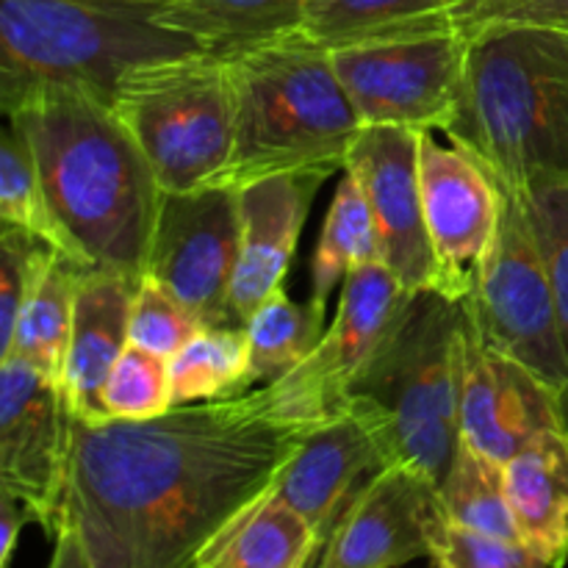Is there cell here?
<instances>
[{
    "label": "cell",
    "mask_w": 568,
    "mask_h": 568,
    "mask_svg": "<svg viewBox=\"0 0 568 568\" xmlns=\"http://www.w3.org/2000/svg\"><path fill=\"white\" fill-rule=\"evenodd\" d=\"M316 425L292 419L270 386L144 422L72 419L64 527L92 568H194Z\"/></svg>",
    "instance_id": "obj_1"
},
{
    "label": "cell",
    "mask_w": 568,
    "mask_h": 568,
    "mask_svg": "<svg viewBox=\"0 0 568 568\" xmlns=\"http://www.w3.org/2000/svg\"><path fill=\"white\" fill-rule=\"evenodd\" d=\"M6 120L31 142L67 261L144 277L164 192L111 103L75 87L39 89Z\"/></svg>",
    "instance_id": "obj_2"
},
{
    "label": "cell",
    "mask_w": 568,
    "mask_h": 568,
    "mask_svg": "<svg viewBox=\"0 0 568 568\" xmlns=\"http://www.w3.org/2000/svg\"><path fill=\"white\" fill-rule=\"evenodd\" d=\"M453 144L514 189L568 178V33L486 22L466 33Z\"/></svg>",
    "instance_id": "obj_3"
},
{
    "label": "cell",
    "mask_w": 568,
    "mask_h": 568,
    "mask_svg": "<svg viewBox=\"0 0 568 568\" xmlns=\"http://www.w3.org/2000/svg\"><path fill=\"white\" fill-rule=\"evenodd\" d=\"M233 87V153L214 186L347 164L364 131L333 53L305 33L225 59Z\"/></svg>",
    "instance_id": "obj_4"
},
{
    "label": "cell",
    "mask_w": 568,
    "mask_h": 568,
    "mask_svg": "<svg viewBox=\"0 0 568 568\" xmlns=\"http://www.w3.org/2000/svg\"><path fill=\"white\" fill-rule=\"evenodd\" d=\"M161 6L128 0H0V105L39 89L75 87L111 103L142 64L205 53L159 22Z\"/></svg>",
    "instance_id": "obj_5"
},
{
    "label": "cell",
    "mask_w": 568,
    "mask_h": 568,
    "mask_svg": "<svg viewBox=\"0 0 568 568\" xmlns=\"http://www.w3.org/2000/svg\"><path fill=\"white\" fill-rule=\"evenodd\" d=\"M460 314L464 303L444 294H410L388 336L342 399L372 422L392 466H410L436 488L460 444L455 383Z\"/></svg>",
    "instance_id": "obj_6"
},
{
    "label": "cell",
    "mask_w": 568,
    "mask_h": 568,
    "mask_svg": "<svg viewBox=\"0 0 568 568\" xmlns=\"http://www.w3.org/2000/svg\"><path fill=\"white\" fill-rule=\"evenodd\" d=\"M111 109L133 133L164 194L214 186L233 153V87L211 53L142 64L122 78Z\"/></svg>",
    "instance_id": "obj_7"
},
{
    "label": "cell",
    "mask_w": 568,
    "mask_h": 568,
    "mask_svg": "<svg viewBox=\"0 0 568 568\" xmlns=\"http://www.w3.org/2000/svg\"><path fill=\"white\" fill-rule=\"evenodd\" d=\"M499 222L475 286L460 300L483 342L541 381L568 388V353L547 258L521 189L499 181Z\"/></svg>",
    "instance_id": "obj_8"
},
{
    "label": "cell",
    "mask_w": 568,
    "mask_h": 568,
    "mask_svg": "<svg viewBox=\"0 0 568 568\" xmlns=\"http://www.w3.org/2000/svg\"><path fill=\"white\" fill-rule=\"evenodd\" d=\"M333 67L364 128L447 133L464 105L466 33L336 50Z\"/></svg>",
    "instance_id": "obj_9"
},
{
    "label": "cell",
    "mask_w": 568,
    "mask_h": 568,
    "mask_svg": "<svg viewBox=\"0 0 568 568\" xmlns=\"http://www.w3.org/2000/svg\"><path fill=\"white\" fill-rule=\"evenodd\" d=\"M239 231V189L164 194L144 275L159 281L203 327H239L231 314Z\"/></svg>",
    "instance_id": "obj_10"
},
{
    "label": "cell",
    "mask_w": 568,
    "mask_h": 568,
    "mask_svg": "<svg viewBox=\"0 0 568 568\" xmlns=\"http://www.w3.org/2000/svg\"><path fill=\"white\" fill-rule=\"evenodd\" d=\"M72 416L59 386L22 358L0 361V488L50 538L64 527Z\"/></svg>",
    "instance_id": "obj_11"
},
{
    "label": "cell",
    "mask_w": 568,
    "mask_h": 568,
    "mask_svg": "<svg viewBox=\"0 0 568 568\" xmlns=\"http://www.w3.org/2000/svg\"><path fill=\"white\" fill-rule=\"evenodd\" d=\"M408 300V288L381 261L349 272L322 342L297 369L270 386L277 405L292 419L325 422L333 416Z\"/></svg>",
    "instance_id": "obj_12"
},
{
    "label": "cell",
    "mask_w": 568,
    "mask_h": 568,
    "mask_svg": "<svg viewBox=\"0 0 568 568\" xmlns=\"http://www.w3.org/2000/svg\"><path fill=\"white\" fill-rule=\"evenodd\" d=\"M455 383L460 438L497 464H508L541 433L564 427L558 388L488 347L466 308L455 336Z\"/></svg>",
    "instance_id": "obj_13"
},
{
    "label": "cell",
    "mask_w": 568,
    "mask_h": 568,
    "mask_svg": "<svg viewBox=\"0 0 568 568\" xmlns=\"http://www.w3.org/2000/svg\"><path fill=\"white\" fill-rule=\"evenodd\" d=\"M419 136L408 128L369 125L349 148L344 170L358 181L381 244V264L410 294L436 292L438 264L425 222Z\"/></svg>",
    "instance_id": "obj_14"
},
{
    "label": "cell",
    "mask_w": 568,
    "mask_h": 568,
    "mask_svg": "<svg viewBox=\"0 0 568 568\" xmlns=\"http://www.w3.org/2000/svg\"><path fill=\"white\" fill-rule=\"evenodd\" d=\"M419 178L425 222L438 264L436 292L466 300L499 222V186L471 153L419 136Z\"/></svg>",
    "instance_id": "obj_15"
},
{
    "label": "cell",
    "mask_w": 568,
    "mask_h": 568,
    "mask_svg": "<svg viewBox=\"0 0 568 568\" xmlns=\"http://www.w3.org/2000/svg\"><path fill=\"white\" fill-rule=\"evenodd\" d=\"M438 514V488L425 475L405 464L386 466L347 505L316 568H397L430 558Z\"/></svg>",
    "instance_id": "obj_16"
},
{
    "label": "cell",
    "mask_w": 568,
    "mask_h": 568,
    "mask_svg": "<svg viewBox=\"0 0 568 568\" xmlns=\"http://www.w3.org/2000/svg\"><path fill=\"white\" fill-rule=\"evenodd\" d=\"M333 178L327 170L286 172L239 186V261L231 288V314L247 325L261 303L286 288L316 192Z\"/></svg>",
    "instance_id": "obj_17"
},
{
    "label": "cell",
    "mask_w": 568,
    "mask_h": 568,
    "mask_svg": "<svg viewBox=\"0 0 568 568\" xmlns=\"http://www.w3.org/2000/svg\"><path fill=\"white\" fill-rule=\"evenodd\" d=\"M386 466L392 460L372 422L353 405H338L300 444L272 491L314 527L325 547L355 494Z\"/></svg>",
    "instance_id": "obj_18"
},
{
    "label": "cell",
    "mask_w": 568,
    "mask_h": 568,
    "mask_svg": "<svg viewBox=\"0 0 568 568\" xmlns=\"http://www.w3.org/2000/svg\"><path fill=\"white\" fill-rule=\"evenodd\" d=\"M142 277L81 270L61 394L72 419L103 425V386L131 344V305Z\"/></svg>",
    "instance_id": "obj_19"
},
{
    "label": "cell",
    "mask_w": 568,
    "mask_h": 568,
    "mask_svg": "<svg viewBox=\"0 0 568 568\" xmlns=\"http://www.w3.org/2000/svg\"><path fill=\"white\" fill-rule=\"evenodd\" d=\"M505 469V491L521 544L547 568L568 564V430H547Z\"/></svg>",
    "instance_id": "obj_20"
},
{
    "label": "cell",
    "mask_w": 568,
    "mask_h": 568,
    "mask_svg": "<svg viewBox=\"0 0 568 568\" xmlns=\"http://www.w3.org/2000/svg\"><path fill=\"white\" fill-rule=\"evenodd\" d=\"M460 31L449 0H305L300 33L325 50Z\"/></svg>",
    "instance_id": "obj_21"
},
{
    "label": "cell",
    "mask_w": 568,
    "mask_h": 568,
    "mask_svg": "<svg viewBox=\"0 0 568 568\" xmlns=\"http://www.w3.org/2000/svg\"><path fill=\"white\" fill-rule=\"evenodd\" d=\"M320 552L314 527L266 491L211 541L194 568H308Z\"/></svg>",
    "instance_id": "obj_22"
},
{
    "label": "cell",
    "mask_w": 568,
    "mask_h": 568,
    "mask_svg": "<svg viewBox=\"0 0 568 568\" xmlns=\"http://www.w3.org/2000/svg\"><path fill=\"white\" fill-rule=\"evenodd\" d=\"M305 0H172L159 22L192 37L205 53L231 59L300 33Z\"/></svg>",
    "instance_id": "obj_23"
},
{
    "label": "cell",
    "mask_w": 568,
    "mask_h": 568,
    "mask_svg": "<svg viewBox=\"0 0 568 568\" xmlns=\"http://www.w3.org/2000/svg\"><path fill=\"white\" fill-rule=\"evenodd\" d=\"M327 314L311 305L294 303L286 288L272 294L247 320L250 361L236 397L277 383L297 369L325 336Z\"/></svg>",
    "instance_id": "obj_24"
},
{
    "label": "cell",
    "mask_w": 568,
    "mask_h": 568,
    "mask_svg": "<svg viewBox=\"0 0 568 568\" xmlns=\"http://www.w3.org/2000/svg\"><path fill=\"white\" fill-rule=\"evenodd\" d=\"M81 266L67 261L64 255L48 266L42 281L31 292L14 325V338L6 358H22L39 372L48 383L61 388L64 377L67 349L72 336V316H75V292Z\"/></svg>",
    "instance_id": "obj_25"
},
{
    "label": "cell",
    "mask_w": 568,
    "mask_h": 568,
    "mask_svg": "<svg viewBox=\"0 0 568 568\" xmlns=\"http://www.w3.org/2000/svg\"><path fill=\"white\" fill-rule=\"evenodd\" d=\"M372 261H381L372 211L358 181L344 170L311 258V305L327 314L333 288L347 281L349 272Z\"/></svg>",
    "instance_id": "obj_26"
},
{
    "label": "cell",
    "mask_w": 568,
    "mask_h": 568,
    "mask_svg": "<svg viewBox=\"0 0 568 568\" xmlns=\"http://www.w3.org/2000/svg\"><path fill=\"white\" fill-rule=\"evenodd\" d=\"M438 508L444 519L453 525L521 544L508 491H505L503 464L483 455L464 438L455 449L447 477L438 486Z\"/></svg>",
    "instance_id": "obj_27"
},
{
    "label": "cell",
    "mask_w": 568,
    "mask_h": 568,
    "mask_svg": "<svg viewBox=\"0 0 568 568\" xmlns=\"http://www.w3.org/2000/svg\"><path fill=\"white\" fill-rule=\"evenodd\" d=\"M247 361V327H203L170 358L172 405L236 397Z\"/></svg>",
    "instance_id": "obj_28"
},
{
    "label": "cell",
    "mask_w": 568,
    "mask_h": 568,
    "mask_svg": "<svg viewBox=\"0 0 568 568\" xmlns=\"http://www.w3.org/2000/svg\"><path fill=\"white\" fill-rule=\"evenodd\" d=\"M0 222L42 239L67 258L64 236L44 197L31 142L14 120H6L0 139Z\"/></svg>",
    "instance_id": "obj_29"
},
{
    "label": "cell",
    "mask_w": 568,
    "mask_h": 568,
    "mask_svg": "<svg viewBox=\"0 0 568 568\" xmlns=\"http://www.w3.org/2000/svg\"><path fill=\"white\" fill-rule=\"evenodd\" d=\"M103 408L109 419L144 422L166 414L172 405L170 358L128 344L103 386Z\"/></svg>",
    "instance_id": "obj_30"
},
{
    "label": "cell",
    "mask_w": 568,
    "mask_h": 568,
    "mask_svg": "<svg viewBox=\"0 0 568 568\" xmlns=\"http://www.w3.org/2000/svg\"><path fill=\"white\" fill-rule=\"evenodd\" d=\"M59 255V250L20 227L3 225L0 231V361L11 349L22 305Z\"/></svg>",
    "instance_id": "obj_31"
},
{
    "label": "cell",
    "mask_w": 568,
    "mask_h": 568,
    "mask_svg": "<svg viewBox=\"0 0 568 568\" xmlns=\"http://www.w3.org/2000/svg\"><path fill=\"white\" fill-rule=\"evenodd\" d=\"M197 331H203V325L159 281L148 275L139 281L131 305L133 347L172 358Z\"/></svg>",
    "instance_id": "obj_32"
},
{
    "label": "cell",
    "mask_w": 568,
    "mask_h": 568,
    "mask_svg": "<svg viewBox=\"0 0 568 568\" xmlns=\"http://www.w3.org/2000/svg\"><path fill=\"white\" fill-rule=\"evenodd\" d=\"M430 560L436 568H547L525 544L466 530L442 514L430 530Z\"/></svg>",
    "instance_id": "obj_33"
},
{
    "label": "cell",
    "mask_w": 568,
    "mask_h": 568,
    "mask_svg": "<svg viewBox=\"0 0 568 568\" xmlns=\"http://www.w3.org/2000/svg\"><path fill=\"white\" fill-rule=\"evenodd\" d=\"M525 197L530 205L538 244H541V253L547 258L549 277H552L568 353V178L527 189Z\"/></svg>",
    "instance_id": "obj_34"
},
{
    "label": "cell",
    "mask_w": 568,
    "mask_h": 568,
    "mask_svg": "<svg viewBox=\"0 0 568 568\" xmlns=\"http://www.w3.org/2000/svg\"><path fill=\"white\" fill-rule=\"evenodd\" d=\"M486 22H521L568 33V0H480L475 28Z\"/></svg>",
    "instance_id": "obj_35"
},
{
    "label": "cell",
    "mask_w": 568,
    "mask_h": 568,
    "mask_svg": "<svg viewBox=\"0 0 568 568\" xmlns=\"http://www.w3.org/2000/svg\"><path fill=\"white\" fill-rule=\"evenodd\" d=\"M31 521L28 510L11 497L9 491L0 488V568H9L14 558L17 538H20L22 527Z\"/></svg>",
    "instance_id": "obj_36"
},
{
    "label": "cell",
    "mask_w": 568,
    "mask_h": 568,
    "mask_svg": "<svg viewBox=\"0 0 568 568\" xmlns=\"http://www.w3.org/2000/svg\"><path fill=\"white\" fill-rule=\"evenodd\" d=\"M48 568H92L87 552H83L81 541H78V536L70 530V527H61V532L55 536L53 558H50Z\"/></svg>",
    "instance_id": "obj_37"
},
{
    "label": "cell",
    "mask_w": 568,
    "mask_h": 568,
    "mask_svg": "<svg viewBox=\"0 0 568 568\" xmlns=\"http://www.w3.org/2000/svg\"><path fill=\"white\" fill-rule=\"evenodd\" d=\"M449 3H453L455 17H458L460 31L469 33L475 28L477 14H480V0H449Z\"/></svg>",
    "instance_id": "obj_38"
},
{
    "label": "cell",
    "mask_w": 568,
    "mask_h": 568,
    "mask_svg": "<svg viewBox=\"0 0 568 568\" xmlns=\"http://www.w3.org/2000/svg\"><path fill=\"white\" fill-rule=\"evenodd\" d=\"M560 414H564V427L568 430V388L560 392Z\"/></svg>",
    "instance_id": "obj_39"
},
{
    "label": "cell",
    "mask_w": 568,
    "mask_h": 568,
    "mask_svg": "<svg viewBox=\"0 0 568 568\" xmlns=\"http://www.w3.org/2000/svg\"><path fill=\"white\" fill-rule=\"evenodd\" d=\"M128 3H144V6H161L164 9L166 3H172V0H128Z\"/></svg>",
    "instance_id": "obj_40"
}]
</instances>
